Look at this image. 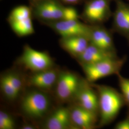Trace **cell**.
I'll use <instances>...</instances> for the list:
<instances>
[{
	"label": "cell",
	"mask_w": 129,
	"mask_h": 129,
	"mask_svg": "<svg viewBox=\"0 0 129 129\" xmlns=\"http://www.w3.org/2000/svg\"><path fill=\"white\" fill-rule=\"evenodd\" d=\"M49 92L27 87L20 97L19 110L23 117L34 123L42 122L53 109Z\"/></svg>",
	"instance_id": "6da1fadb"
},
{
	"label": "cell",
	"mask_w": 129,
	"mask_h": 129,
	"mask_svg": "<svg viewBox=\"0 0 129 129\" xmlns=\"http://www.w3.org/2000/svg\"><path fill=\"white\" fill-rule=\"evenodd\" d=\"M96 89L99 99V120L98 126L110 124L116 118L125 104L121 93L110 86L91 83Z\"/></svg>",
	"instance_id": "7a4b0ae2"
},
{
	"label": "cell",
	"mask_w": 129,
	"mask_h": 129,
	"mask_svg": "<svg viewBox=\"0 0 129 129\" xmlns=\"http://www.w3.org/2000/svg\"><path fill=\"white\" fill-rule=\"evenodd\" d=\"M83 79L73 71L61 70L53 93L56 102L72 103Z\"/></svg>",
	"instance_id": "3957f363"
},
{
	"label": "cell",
	"mask_w": 129,
	"mask_h": 129,
	"mask_svg": "<svg viewBox=\"0 0 129 129\" xmlns=\"http://www.w3.org/2000/svg\"><path fill=\"white\" fill-rule=\"evenodd\" d=\"M17 63L31 73L55 67L53 59L47 52L36 50L28 45L23 46V51L18 58Z\"/></svg>",
	"instance_id": "277c9868"
},
{
	"label": "cell",
	"mask_w": 129,
	"mask_h": 129,
	"mask_svg": "<svg viewBox=\"0 0 129 129\" xmlns=\"http://www.w3.org/2000/svg\"><path fill=\"white\" fill-rule=\"evenodd\" d=\"M126 58L116 57L98 62L91 64L80 65L89 83H94L98 80L106 77L117 75L125 62Z\"/></svg>",
	"instance_id": "5b68a950"
},
{
	"label": "cell",
	"mask_w": 129,
	"mask_h": 129,
	"mask_svg": "<svg viewBox=\"0 0 129 129\" xmlns=\"http://www.w3.org/2000/svg\"><path fill=\"white\" fill-rule=\"evenodd\" d=\"M32 12L30 6L20 5L14 8L7 18L12 30L19 37H24L35 33Z\"/></svg>",
	"instance_id": "8992f818"
},
{
	"label": "cell",
	"mask_w": 129,
	"mask_h": 129,
	"mask_svg": "<svg viewBox=\"0 0 129 129\" xmlns=\"http://www.w3.org/2000/svg\"><path fill=\"white\" fill-rule=\"evenodd\" d=\"M30 7L33 17L41 23L46 24L63 20L64 6L60 0H40Z\"/></svg>",
	"instance_id": "52a82bcc"
},
{
	"label": "cell",
	"mask_w": 129,
	"mask_h": 129,
	"mask_svg": "<svg viewBox=\"0 0 129 129\" xmlns=\"http://www.w3.org/2000/svg\"><path fill=\"white\" fill-rule=\"evenodd\" d=\"M111 0H88L80 18L90 25H99L106 22L111 15Z\"/></svg>",
	"instance_id": "ba28073f"
},
{
	"label": "cell",
	"mask_w": 129,
	"mask_h": 129,
	"mask_svg": "<svg viewBox=\"0 0 129 129\" xmlns=\"http://www.w3.org/2000/svg\"><path fill=\"white\" fill-rule=\"evenodd\" d=\"M61 37H83L89 40L92 25L79 20H60L46 24Z\"/></svg>",
	"instance_id": "9c48e42d"
},
{
	"label": "cell",
	"mask_w": 129,
	"mask_h": 129,
	"mask_svg": "<svg viewBox=\"0 0 129 129\" xmlns=\"http://www.w3.org/2000/svg\"><path fill=\"white\" fill-rule=\"evenodd\" d=\"M60 71L55 66L50 69L31 73L26 78V86L50 93H54Z\"/></svg>",
	"instance_id": "30bf717a"
},
{
	"label": "cell",
	"mask_w": 129,
	"mask_h": 129,
	"mask_svg": "<svg viewBox=\"0 0 129 129\" xmlns=\"http://www.w3.org/2000/svg\"><path fill=\"white\" fill-rule=\"evenodd\" d=\"M72 103L78 105L99 116V99L98 92L91 83L88 82L86 78L83 79Z\"/></svg>",
	"instance_id": "8fae6325"
},
{
	"label": "cell",
	"mask_w": 129,
	"mask_h": 129,
	"mask_svg": "<svg viewBox=\"0 0 129 129\" xmlns=\"http://www.w3.org/2000/svg\"><path fill=\"white\" fill-rule=\"evenodd\" d=\"M42 123L43 129H74L71 123L69 107L62 105L53 109Z\"/></svg>",
	"instance_id": "7c38bea8"
},
{
	"label": "cell",
	"mask_w": 129,
	"mask_h": 129,
	"mask_svg": "<svg viewBox=\"0 0 129 129\" xmlns=\"http://www.w3.org/2000/svg\"><path fill=\"white\" fill-rule=\"evenodd\" d=\"M72 104L69 108L71 123L74 129H93L98 126V115L78 105Z\"/></svg>",
	"instance_id": "4fadbf2b"
},
{
	"label": "cell",
	"mask_w": 129,
	"mask_h": 129,
	"mask_svg": "<svg viewBox=\"0 0 129 129\" xmlns=\"http://www.w3.org/2000/svg\"><path fill=\"white\" fill-rule=\"evenodd\" d=\"M115 2L113 27L129 42V5L123 0H115Z\"/></svg>",
	"instance_id": "5bb4252c"
},
{
	"label": "cell",
	"mask_w": 129,
	"mask_h": 129,
	"mask_svg": "<svg viewBox=\"0 0 129 129\" xmlns=\"http://www.w3.org/2000/svg\"><path fill=\"white\" fill-rule=\"evenodd\" d=\"M118 57L116 52L108 51L89 43L83 53L76 59L80 65L91 64Z\"/></svg>",
	"instance_id": "9a60e30c"
},
{
	"label": "cell",
	"mask_w": 129,
	"mask_h": 129,
	"mask_svg": "<svg viewBox=\"0 0 129 129\" xmlns=\"http://www.w3.org/2000/svg\"><path fill=\"white\" fill-rule=\"evenodd\" d=\"M91 25L90 43L106 50L116 52L113 38L110 31L101 24Z\"/></svg>",
	"instance_id": "2e32d148"
},
{
	"label": "cell",
	"mask_w": 129,
	"mask_h": 129,
	"mask_svg": "<svg viewBox=\"0 0 129 129\" xmlns=\"http://www.w3.org/2000/svg\"><path fill=\"white\" fill-rule=\"evenodd\" d=\"M89 43V40L83 37H61L59 41L61 47L75 59L83 53Z\"/></svg>",
	"instance_id": "e0dca14e"
},
{
	"label": "cell",
	"mask_w": 129,
	"mask_h": 129,
	"mask_svg": "<svg viewBox=\"0 0 129 129\" xmlns=\"http://www.w3.org/2000/svg\"><path fill=\"white\" fill-rule=\"evenodd\" d=\"M0 88L3 95L8 101L13 102L19 98L11 83L7 71L1 74Z\"/></svg>",
	"instance_id": "ac0fdd59"
},
{
	"label": "cell",
	"mask_w": 129,
	"mask_h": 129,
	"mask_svg": "<svg viewBox=\"0 0 129 129\" xmlns=\"http://www.w3.org/2000/svg\"><path fill=\"white\" fill-rule=\"evenodd\" d=\"M16 122L13 116L4 110L0 111V129H14Z\"/></svg>",
	"instance_id": "d6986e66"
},
{
	"label": "cell",
	"mask_w": 129,
	"mask_h": 129,
	"mask_svg": "<svg viewBox=\"0 0 129 129\" xmlns=\"http://www.w3.org/2000/svg\"><path fill=\"white\" fill-rule=\"evenodd\" d=\"M117 76L118 78L121 94L124 99L125 104L129 108V78L123 77L120 73Z\"/></svg>",
	"instance_id": "ffe728a7"
},
{
	"label": "cell",
	"mask_w": 129,
	"mask_h": 129,
	"mask_svg": "<svg viewBox=\"0 0 129 129\" xmlns=\"http://www.w3.org/2000/svg\"><path fill=\"white\" fill-rule=\"evenodd\" d=\"M79 18H80V16L79 15L77 10L74 7L72 6H64L63 20H79Z\"/></svg>",
	"instance_id": "44dd1931"
},
{
	"label": "cell",
	"mask_w": 129,
	"mask_h": 129,
	"mask_svg": "<svg viewBox=\"0 0 129 129\" xmlns=\"http://www.w3.org/2000/svg\"><path fill=\"white\" fill-rule=\"evenodd\" d=\"M114 129H129V111L124 119L115 125Z\"/></svg>",
	"instance_id": "7402d4cb"
},
{
	"label": "cell",
	"mask_w": 129,
	"mask_h": 129,
	"mask_svg": "<svg viewBox=\"0 0 129 129\" xmlns=\"http://www.w3.org/2000/svg\"><path fill=\"white\" fill-rule=\"evenodd\" d=\"M20 129H37V126L33 122H26L23 123L20 127Z\"/></svg>",
	"instance_id": "603a6c76"
},
{
	"label": "cell",
	"mask_w": 129,
	"mask_h": 129,
	"mask_svg": "<svg viewBox=\"0 0 129 129\" xmlns=\"http://www.w3.org/2000/svg\"><path fill=\"white\" fill-rule=\"evenodd\" d=\"M62 3L68 5H78L81 3L83 0H60Z\"/></svg>",
	"instance_id": "cb8c5ba5"
},
{
	"label": "cell",
	"mask_w": 129,
	"mask_h": 129,
	"mask_svg": "<svg viewBox=\"0 0 129 129\" xmlns=\"http://www.w3.org/2000/svg\"><path fill=\"white\" fill-rule=\"evenodd\" d=\"M28 1H29V3H30V5H33V4H34L36 3H37V2L40 1V0H28Z\"/></svg>",
	"instance_id": "d4e9b609"
}]
</instances>
